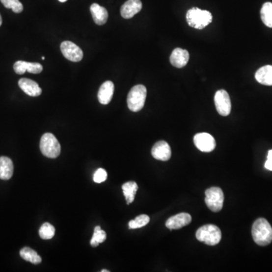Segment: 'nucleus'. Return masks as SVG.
I'll list each match as a JSON object with an SVG mask.
<instances>
[{
  "label": "nucleus",
  "instance_id": "f257e3e1",
  "mask_svg": "<svg viewBox=\"0 0 272 272\" xmlns=\"http://www.w3.org/2000/svg\"><path fill=\"white\" fill-rule=\"evenodd\" d=\"M253 241L259 246H267L272 241V227L266 218H259L253 223L252 227Z\"/></svg>",
  "mask_w": 272,
  "mask_h": 272
},
{
  "label": "nucleus",
  "instance_id": "f03ea898",
  "mask_svg": "<svg viewBox=\"0 0 272 272\" xmlns=\"http://www.w3.org/2000/svg\"><path fill=\"white\" fill-rule=\"evenodd\" d=\"M186 20L189 26L202 30L208 26L213 21V15L209 11L192 8L186 14Z\"/></svg>",
  "mask_w": 272,
  "mask_h": 272
},
{
  "label": "nucleus",
  "instance_id": "7ed1b4c3",
  "mask_svg": "<svg viewBox=\"0 0 272 272\" xmlns=\"http://www.w3.org/2000/svg\"><path fill=\"white\" fill-rule=\"evenodd\" d=\"M40 151L46 158L54 159L61 154V144L52 133H45L40 144Z\"/></svg>",
  "mask_w": 272,
  "mask_h": 272
},
{
  "label": "nucleus",
  "instance_id": "20e7f679",
  "mask_svg": "<svg viewBox=\"0 0 272 272\" xmlns=\"http://www.w3.org/2000/svg\"><path fill=\"white\" fill-rule=\"evenodd\" d=\"M147 89L143 85H136L132 88L127 97L129 109L133 112H138L144 107L146 100Z\"/></svg>",
  "mask_w": 272,
  "mask_h": 272
},
{
  "label": "nucleus",
  "instance_id": "39448f33",
  "mask_svg": "<svg viewBox=\"0 0 272 272\" xmlns=\"http://www.w3.org/2000/svg\"><path fill=\"white\" fill-rule=\"evenodd\" d=\"M196 238L209 246H215L221 241V230L214 225H203L197 230Z\"/></svg>",
  "mask_w": 272,
  "mask_h": 272
},
{
  "label": "nucleus",
  "instance_id": "423d86ee",
  "mask_svg": "<svg viewBox=\"0 0 272 272\" xmlns=\"http://www.w3.org/2000/svg\"><path fill=\"white\" fill-rule=\"evenodd\" d=\"M205 203L211 211L219 212L224 203V193L218 187H212L205 191Z\"/></svg>",
  "mask_w": 272,
  "mask_h": 272
},
{
  "label": "nucleus",
  "instance_id": "0eeeda50",
  "mask_svg": "<svg viewBox=\"0 0 272 272\" xmlns=\"http://www.w3.org/2000/svg\"><path fill=\"white\" fill-rule=\"evenodd\" d=\"M216 109L220 115L227 116L230 114L231 110V99L229 95L224 89L217 91L214 98Z\"/></svg>",
  "mask_w": 272,
  "mask_h": 272
},
{
  "label": "nucleus",
  "instance_id": "6e6552de",
  "mask_svg": "<svg viewBox=\"0 0 272 272\" xmlns=\"http://www.w3.org/2000/svg\"><path fill=\"white\" fill-rule=\"evenodd\" d=\"M193 142L197 147V149L200 150L202 152L209 153L215 149L216 143L215 138L213 136L207 133H198L193 137Z\"/></svg>",
  "mask_w": 272,
  "mask_h": 272
},
{
  "label": "nucleus",
  "instance_id": "1a4fd4ad",
  "mask_svg": "<svg viewBox=\"0 0 272 272\" xmlns=\"http://www.w3.org/2000/svg\"><path fill=\"white\" fill-rule=\"evenodd\" d=\"M61 51L65 58L73 62H79L83 57L82 50L72 42H63L61 44Z\"/></svg>",
  "mask_w": 272,
  "mask_h": 272
},
{
  "label": "nucleus",
  "instance_id": "9d476101",
  "mask_svg": "<svg viewBox=\"0 0 272 272\" xmlns=\"http://www.w3.org/2000/svg\"><path fill=\"white\" fill-rule=\"evenodd\" d=\"M152 156L156 160L161 161H167L170 159L171 148L166 141H160L155 143L151 150Z\"/></svg>",
  "mask_w": 272,
  "mask_h": 272
},
{
  "label": "nucleus",
  "instance_id": "9b49d317",
  "mask_svg": "<svg viewBox=\"0 0 272 272\" xmlns=\"http://www.w3.org/2000/svg\"><path fill=\"white\" fill-rule=\"evenodd\" d=\"M43 67L40 63L27 62L24 61H18L14 64V71L18 75L25 74L27 71L31 74H38L43 71Z\"/></svg>",
  "mask_w": 272,
  "mask_h": 272
},
{
  "label": "nucleus",
  "instance_id": "f8f14e48",
  "mask_svg": "<svg viewBox=\"0 0 272 272\" xmlns=\"http://www.w3.org/2000/svg\"><path fill=\"white\" fill-rule=\"evenodd\" d=\"M190 214L186 213H179L168 218L166 222V228L170 230L180 229L191 222Z\"/></svg>",
  "mask_w": 272,
  "mask_h": 272
},
{
  "label": "nucleus",
  "instance_id": "ddd939ff",
  "mask_svg": "<svg viewBox=\"0 0 272 272\" xmlns=\"http://www.w3.org/2000/svg\"><path fill=\"white\" fill-rule=\"evenodd\" d=\"M142 8L141 0H127L120 8L122 17L126 19H130L138 13Z\"/></svg>",
  "mask_w": 272,
  "mask_h": 272
},
{
  "label": "nucleus",
  "instance_id": "4468645a",
  "mask_svg": "<svg viewBox=\"0 0 272 272\" xmlns=\"http://www.w3.org/2000/svg\"><path fill=\"white\" fill-rule=\"evenodd\" d=\"M170 62L172 66L177 68H182L189 61V53L187 50L177 48L172 51L170 56Z\"/></svg>",
  "mask_w": 272,
  "mask_h": 272
},
{
  "label": "nucleus",
  "instance_id": "2eb2a0df",
  "mask_svg": "<svg viewBox=\"0 0 272 272\" xmlns=\"http://www.w3.org/2000/svg\"><path fill=\"white\" fill-rule=\"evenodd\" d=\"M18 85L22 91L32 97L40 96L42 94V89L37 82L27 78H22L18 81Z\"/></svg>",
  "mask_w": 272,
  "mask_h": 272
},
{
  "label": "nucleus",
  "instance_id": "dca6fc26",
  "mask_svg": "<svg viewBox=\"0 0 272 272\" xmlns=\"http://www.w3.org/2000/svg\"><path fill=\"white\" fill-rule=\"evenodd\" d=\"M114 85L111 81H106L101 85L98 93V99L102 105H109L113 98Z\"/></svg>",
  "mask_w": 272,
  "mask_h": 272
},
{
  "label": "nucleus",
  "instance_id": "f3484780",
  "mask_svg": "<svg viewBox=\"0 0 272 272\" xmlns=\"http://www.w3.org/2000/svg\"><path fill=\"white\" fill-rule=\"evenodd\" d=\"M90 12L92 13L94 22L96 25H105L109 19V12L107 11L106 8L101 6L99 4H92L90 6Z\"/></svg>",
  "mask_w": 272,
  "mask_h": 272
},
{
  "label": "nucleus",
  "instance_id": "a211bd4d",
  "mask_svg": "<svg viewBox=\"0 0 272 272\" xmlns=\"http://www.w3.org/2000/svg\"><path fill=\"white\" fill-rule=\"evenodd\" d=\"M14 165L12 160L7 157H0V179L8 180L13 176Z\"/></svg>",
  "mask_w": 272,
  "mask_h": 272
},
{
  "label": "nucleus",
  "instance_id": "6ab92c4d",
  "mask_svg": "<svg viewBox=\"0 0 272 272\" xmlns=\"http://www.w3.org/2000/svg\"><path fill=\"white\" fill-rule=\"evenodd\" d=\"M256 81L262 85H272V66L261 67L255 74Z\"/></svg>",
  "mask_w": 272,
  "mask_h": 272
},
{
  "label": "nucleus",
  "instance_id": "aec40b11",
  "mask_svg": "<svg viewBox=\"0 0 272 272\" xmlns=\"http://www.w3.org/2000/svg\"><path fill=\"white\" fill-rule=\"evenodd\" d=\"M122 189L127 204L133 203L136 197V192L138 189V185L135 182H126L122 186Z\"/></svg>",
  "mask_w": 272,
  "mask_h": 272
},
{
  "label": "nucleus",
  "instance_id": "412c9836",
  "mask_svg": "<svg viewBox=\"0 0 272 272\" xmlns=\"http://www.w3.org/2000/svg\"><path fill=\"white\" fill-rule=\"evenodd\" d=\"M20 256L25 261L30 262L32 264L38 265L41 263V256L38 255L36 251L30 247H24L21 249Z\"/></svg>",
  "mask_w": 272,
  "mask_h": 272
},
{
  "label": "nucleus",
  "instance_id": "4be33fe9",
  "mask_svg": "<svg viewBox=\"0 0 272 272\" xmlns=\"http://www.w3.org/2000/svg\"><path fill=\"white\" fill-rule=\"evenodd\" d=\"M261 18L265 25L272 28V3L266 2L261 9Z\"/></svg>",
  "mask_w": 272,
  "mask_h": 272
},
{
  "label": "nucleus",
  "instance_id": "5701e85b",
  "mask_svg": "<svg viewBox=\"0 0 272 272\" xmlns=\"http://www.w3.org/2000/svg\"><path fill=\"white\" fill-rule=\"evenodd\" d=\"M39 234L42 239L50 240L54 236L55 228L50 223L46 222L40 227Z\"/></svg>",
  "mask_w": 272,
  "mask_h": 272
},
{
  "label": "nucleus",
  "instance_id": "b1692460",
  "mask_svg": "<svg viewBox=\"0 0 272 272\" xmlns=\"http://www.w3.org/2000/svg\"><path fill=\"white\" fill-rule=\"evenodd\" d=\"M107 235L105 231L101 229L100 226H96L94 230L93 236L90 241L91 246L96 247L99 244L103 243L106 240Z\"/></svg>",
  "mask_w": 272,
  "mask_h": 272
},
{
  "label": "nucleus",
  "instance_id": "393cba45",
  "mask_svg": "<svg viewBox=\"0 0 272 272\" xmlns=\"http://www.w3.org/2000/svg\"><path fill=\"white\" fill-rule=\"evenodd\" d=\"M149 221V217L142 214V215L138 216L135 219L131 220L129 222V228L130 229H136V228H142V227L148 225Z\"/></svg>",
  "mask_w": 272,
  "mask_h": 272
},
{
  "label": "nucleus",
  "instance_id": "a878e982",
  "mask_svg": "<svg viewBox=\"0 0 272 272\" xmlns=\"http://www.w3.org/2000/svg\"><path fill=\"white\" fill-rule=\"evenodd\" d=\"M6 8H11L15 13H21L24 9L23 5L19 0H0Z\"/></svg>",
  "mask_w": 272,
  "mask_h": 272
},
{
  "label": "nucleus",
  "instance_id": "bb28decb",
  "mask_svg": "<svg viewBox=\"0 0 272 272\" xmlns=\"http://www.w3.org/2000/svg\"><path fill=\"white\" fill-rule=\"evenodd\" d=\"M107 177H108V174L106 170L102 168H99L94 174V182L96 183H102L106 180Z\"/></svg>",
  "mask_w": 272,
  "mask_h": 272
},
{
  "label": "nucleus",
  "instance_id": "cd10ccee",
  "mask_svg": "<svg viewBox=\"0 0 272 272\" xmlns=\"http://www.w3.org/2000/svg\"><path fill=\"white\" fill-rule=\"evenodd\" d=\"M265 167L269 170L272 171V150L268 153L267 161L265 163Z\"/></svg>",
  "mask_w": 272,
  "mask_h": 272
},
{
  "label": "nucleus",
  "instance_id": "c85d7f7f",
  "mask_svg": "<svg viewBox=\"0 0 272 272\" xmlns=\"http://www.w3.org/2000/svg\"><path fill=\"white\" fill-rule=\"evenodd\" d=\"M2 16H1V15H0V26L2 25Z\"/></svg>",
  "mask_w": 272,
  "mask_h": 272
},
{
  "label": "nucleus",
  "instance_id": "c756f323",
  "mask_svg": "<svg viewBox=\"0 0 272 272\" xmlns=\"http://www.w3.org/2000/svg\"><path fill=\"white\" fill-rule=\"evenodd\" d=\"M58 1L61 2H66V1H67V0H58Z\"/></svg>",
  "mask_w": 272,
  "mask_h": 272
},
{
  "label": "nucleus",
  "instance_id": "7c9ffc66",
  "mask_svg": "<svg viewBox=\"0 0 272 272\" xmlns=\"http://www.w3.org/2000/svg\"><path fill=\"white\" fill-rule=\"evenodd\" d=\"M102 272H109V270H105V269H103V270H102Z\"/></svg>",
  "mask_w": 272,
  "mask_h": 272
},
{
  "label": "nucleus",
  "instance_id": "2f4dec72",
  "mask_svg": "<svg viewBox=\"0 0 272 272\" xmlns=\"http://www.w3.org/2000/svg\"><path fill=\"white\" fill-rule=\"evenodd\" d=\"M42 59L45 60V57H42Z\"/></svg>",
  "mask_w": 272,
  "mask_h": 272
}]
</instances>
